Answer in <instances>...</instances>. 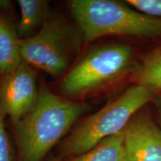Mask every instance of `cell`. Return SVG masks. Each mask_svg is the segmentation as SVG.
I'll return each mask as SVG.
<instances>
[{
    "label": "cell",
    "instance_id": "obj_1",
    "mask_svg": "<svg viewBox=\"0 0 161 161\" xmlns=\"http://www.w3.org/2000/svg\"><path fill=\"white\" fill-rule=\"evenodd\" d=\"M89 108L88 104L66 99L42 85L33 109L12 122L19 161L43 160Z\"/></svg>",
    "mask_w": 161,
    "mask_h": 161
},
{
    "label": "cell",
    "instance_id": "obj_2",
    "mask_svg": "<svg viewBox=\"0 0 161 161\" xmlns=\"http://www.w3.org/2000/svg\"><path fill=\"white\" fill-rule=\"evenodd\" d=\"M70 8L83 40L105 36L161 37V18L152 17L113 0H72Z\"/></svg>",
    "mask_w": 161,
    "mask_h": 161
},
{
    "label": "cell",
    "instance_id": "obj_3",
    "mask_svg": "<svg viewBox=\"0 0 161 161\" xmlns=\"http://www.w3.org/2000/svg\"><path fill=\"white\" fill-rule=\"evenodd\" d=\"M154 98V92L135 84L82 121L61 145V154L75 157L89 152L101 141L125 130L142 107Z\"/></svg>",
    "mask_w": 161,
    "mask_h": 161
},
{
    "label": "cell",
    "instance_id": "obj_4",
    "mask_svg": "<svg viewBox=\"0 0 161 161\" xmlns=\"http://www.w3.org/2000/svg\"><path fill=\"white\" fill-rule=\"evenodd\" d=\"M82 40L75 23L63 15L51 14L35 35L20 40L22 58L52 77H60L78 56Z\"/></svg>",
    "mask_w": 161,
    "mask_h": 161
},
{
    "label": "cell",
    "instance_id": "obj_5",
    "mask_svg": "<svg viewBox=\"0 0 161 161\" xmlns=\"http://www.w3.org/2000/svg\"><path fill=\"white\" fill-rule=\"evenodd\" d=\"M134 69L129 46L113 43L86 52L64 76L60 89L70 96L87 95L120 79Z\"/></svg>",
    "mask_w": 161,
    "mask_h": 161
},
{
    "label": "cell",
    "instance_id": "obj_6",
    "mask_svg": "<svg viewBox=\"0 0 161 161\" xmlns=\"http://www.w3.org/2000/svg\"><path fill=\"white\" fill-rule=\"evenodd\" d=\"M38 94L36 72L25 62L0 77V103L11 122L21 119L33 109Z\"/></svg>",
    "mask_w": 161,
    "mask_h": 161
},
{
    "label": "cell",
    "instance_id": "obj_7",
    "mask_svg": "<svg viewBox=\"0 0 161 161\" xmlns=\"http://www.w3.org/2000/svg\"><path fill=\"white\" fill-rule=\"evenodd\" d=\"M125 161H161V130L144 113L125 128Z\"/></svg>",
    "mask_w": 161,
    "mask_h": 161
},
{
    "label": "cell",
    "instance_id": "obj_8",
    "mask_svg": "<svg viewBox=\"0 0 161 161\" xmlns=\"http://www.w3.org/2000/svg\"><path fill=\"white\" fill-rule=\"evenodd\" d=\"M17 25L0 11V77L14 71L23 61Z\"/></svg>",
    "mask_w": 161,
    "mask_h": 161
},
{
    "label": "cell",
    "instance_id": "obj_9",
    "mask_svg": "<svg viewBox=\"0 0 161 161\" xmlns=\"http://www.w3.org/2000/svg\"><path fill=\"white\" fill-rule=\"evenodd\" d=\"M20 19L17 25L21 40L35 35L36 31L41 29L50 15L49 2L46 0H19ZM36 34V33H35Z\"/></svg>",
    "mask_w": 161,
    "mask_h": 161
},
{
    "label": "cell",
    "instance_id": "obj_10",
    "mask_svg": "<svg viewBox=\"0 0 161 161\" xmlns=\"http://www.w3.org/2000/svg\"><path fill=\"white\" fill-rule=\"evenodd\" d=\"M69 161H125V130L101 141L89 152Z\"/></svg>",
    "mask_w": 161,
    "mask_h": 161
},
{
    "label": "cell",
    "instance_id": "obj_11",
    "mask_svg": "<svg viewBox=\"0 0 161 161\" xmlns=\"http://www.w3.org/2000/svg\"><path fill=\"white\" fill-rule=\"evenodd\" d=\"M136 69V84L154 92L161 90V46L142 60Z\"/></svg>",
    "mask_w": 161,
    "mask_h": 161
},
{
    "label": "cell",
    "instance_id": "obj_12",
    "mask_svg": "<svg viewBox=\"0 0 161 161\" xmlns=\"http://www.w3.org/2000/svg\"><path fill=\"white\" fill-rule=\"evenodd\" d=\"M126 3L144 14L161 18V0H128Z\"/></svg>",
    "mask_w": 161,
    "mask_h": 161
},
{
    "label": "cell",
    "instance_id": "obj_13",
    "mask_svg": "<svg viewBox=\"0 0 161 161\" xmlns=\"http://www.w3.org/2000/svg\"><path fill=\"white\" fill-rule=\"evenodd\" d=\"M5 116L0 103V161H14L13 152L5 125Z\"/></svg>",
    "mask_w": 161,
    "mask_h": 161
},
{
    "label": "cell",
    "instance_id": "obj_14",
    "mask_svg": "<svg viewBox=\"0 0 161 161\" xmlns=\"http://www.w3.org/2000/svg\"><path fill=\"white\" fill-rule=\"evenodd\" d=\"M12 3L8 0H0V11L8 14L12 10Z\"/></svg>",
    "mask_w": 161,
    "mask_h": 161
},
{
    "label": "cell",
    "instance_id": "obj_15",
    "mask_svg": "<svg viewBox=\"0 0 161 161\" xmlns=\"http://www.w3.org/2000/svg\"><path fill=\"white\" fill-rule=\"evenodd\" d=\"M154 98H155V104H156L157 109H158L159 116H160V119H161V96H159V97Z\"/></svg>",
    "mask_w": 161,
    "mask_h": 161
},
{
    "label": "cell",
    "instance_id": "obj_16",
    "mask_svg": "<svg viewBox=\"0 0 161 161\" xmlns=\"http://www.w3.org/2000/svg\"><path fill=\"white\" fill-rule=\"evenodd\" d=\"M47 161H60L59 160H58L57 158H51L49 160H48Z\"/></svg>",
    "mask_w": 161,
    "mask_h": 161
}]
</instances>
